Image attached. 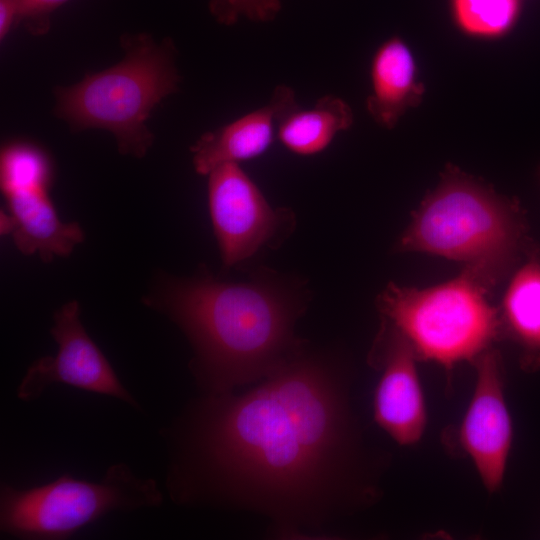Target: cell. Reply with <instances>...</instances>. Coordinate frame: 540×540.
<instances>
[{"instance_id": "cell-1", "label": "cell", "mask_w": 540, "mask_h": 540, "mask_svg": "<svg viewBox=\"0 0 540 540\" xmlns=\"http://www.w3.org/2000/svg\"><path fill=\"white\" fill-rule=\"evenodd\" d=\"M341 383L301 348L245 394H207L187 436V497L256 512L283 539L327 536L347 492Z\"/></svg>"}, {"instance_id": "cell-2", "label": "cell", "mask_w": 540, "mask_h": 540, "mask_svg": "<svg viewBox=\"0 0 540 540\" xmlns=\"http://www.w3.org/2000/svg\"><path fill=\"white\" fill-rule=\"evenodd\" d=\"M144 302L187 335L191 370L207 394L262 381L302 348L293 334L299 310L266 285L164 279Z\"/></svg>"}, {"instance_id": "cell-3", "label": "cell", "mask_w": 540, "mask_h": 540, "mask_svg": "<svg viewBox=\"0 0 540 540\" xmlns=\"http://www.w3.org/2000/svg\"><path fill=\"white\" fill-rule=\"evenodd\" d=\"M464 263L487 290L536 248L519 203L448 165L398 244Z\"/></svg>"}, {"instance_id": "cell-4", "label": "cell", "mask_w": 540, "mask_h": 540, "mask_svg": "<svg viewBox=\"0 0 540 540\" xmlns=\"http://www.w3.org/2000/svg\"><path fill=\"white\" fill-rule=\"evenodd\" d=\"M120 62L80 82L54 91V114L72 131L90 128L111 132L120 153L143 157L154 136L147 126L151 111L179 89L175 46L147 33L121 37Z\"/></svg>"}, {"instance_id": "cell-5", "label": "cell", "mask_w": 540, "mask_h": 540, "mask_svg": "<svg viewBox=\"0 0 540 540\" xmlns=\"http://www.w3.org/2000/svg\"><path fill=\"white\" fill-rule=\"evenodd\" d=\"M486 292L463 271L455 279L425 289L390 284L377 304L416 356L450 368L478 358L499 333L500 319Z\"/></svg>"}, {"instance_id": "cell-6", "label": "cell", "mask_w": 540, "mask_h": 540, "mask_svg": "<svg viewBox=\"0 0 540 540\" xmlns=\"http://www.w3.org/2000/svg\"><path fill=\"white\" fill-rule=\"evenodd\" d=\"M161 503L162 493L153 479L140 478L119 463L97 482L64 474L28 489L1 483L0 528L23 539H66L109 512Z\"/></svg>"}, {"instance_id": "cell-7", "label": "cell", "mask_w": 540, "mask_h": 540, "mask_svg": "<svg viewBox=\"0 0 540 540\" xmlns=\"http://www.w3.org/2000/svg\"><path fill=\"white\" fill-rule=\"evenodd\" d=\"M51 335L57 343V352L35 360L28 367L17 388L20 400H35L50 385L60 383L138 407L83 327L78 301H69L54 313Z\"/></svg>"}, {"instance_id": "cell-8", "label": "cell", "mask_w": 540, "mask_h": 540, "mask_svg": "<svg viewBox=\"0 0 540 540\" xmlns=\"http://www.w3.org/2000/svg\"><path fill=\"white\" fill-rule=\"evenodd\" d=\"M208 203L226 266L257 252L277 234L285 218V213L270 207L238 163L219 165L208 174Z\"/></svg>"}, {"instance_id": "cell-9", "label": "cell", "mask_w": 540, "mask_h": 540, "mask_svg": "<svg viewBox=\"0 0 540 540\" xmlns=\"http://www.w3.org/2000/svg\"><path fill=\"white\" fill-rule=\"evenodd\" d=\"M460 441L485 487L502 483L512 443V423L503 393L499 356L485 351L477 358V382L460 429Z\"/></svg>"}, {"instance_id": "cell-10", "label": "cell", "mask_w": 540, "mask_h": 540, "mask_svg": "<svg viewBox=\"0 0 540 540\" xmlns=\"http://www.w3.org/2000/svg\"><path fill=\"white\" fill-rule=\"evenodd\" d=\"M389 328L377 343L383 372L374 395V419L396 442L410 445L424 432L425 403L413 348L394 328Z\"/></svg>"}, {"instance_id": "cell-11", "label": "cell", "mask_w": 540, "mask_h": 540, "mask_svg": "<svg viewBox=\"0 0 540 540\" xmlns=\"http://www.w3.org/2000/svg\"><path fill=\"white\" fill-rule=\"evenodd\" d=\"M51 184L35 183L2 191L8 213L1 212V233L11 234L24 255L44 262L68 256L84 240L78 223L63 222L49 196Z\"/></svg>"}, {"instance_id": "cell-12", "label": "cell", "mask_w": 540, "mask_h": 540, "mask_svg": "<svg viewBox=\"0 0 540 540\" xmlns=\"http://www.w3.org/2000/svg\"><path fill=\"white\" fill-rule=\"evenodd\" d=\"M296 106L294 91L279 85L266 105L204 133L191 147L196 172L208 175L219 165L263 154L273 142L280 118Z\"/></svg>"}, {"instance_id": "cell-13", "label": "cell", "mask_w": 540, "mask_h": 540, "mask_svg": "<svg viewBox=\"0 0 540 540\" xmlns=\"http://www.w3.org/2000/svg\"><path fill=\"white\" fill-rule=\"evenodd\" d=\"M370 94L366 108L371 118L386 129L423 100L425 87L416 58L400 37H390L375 50L369 69Z\"/></svg>"}, {"instance_id": "cell-14", "label": "cell", "mask_w": 540, "mask_h": 540, "mask_svg": "<svg viewBox=\"0 0 540 540\" xmlns=\"http://www.w3.org/2000/svg\"><path fill=\"white\" fill-rule=\"evenodd\" d=\"M351 107L341 98L326 95L309 109L298 105L279 120L277 136L298 155H313L326 149L335 136L353 124Z\"/></svg>"}, {"instance_id": "cell-15", "label": "cell", "mask_w": 540, "mask_h": 540, "mask_svg": "<svg viewBox=\"0 0 540 540\" xmlns=\"http://www.w3.org/2000/svg\"><path fill=\"white\" fill-rule=\"evenodd\" d=\"M502 318L527 351L540 353V253L536 248L514 273L506 290Z\"/></svg>"}, {"instance_id": "cell-16", "label": "cell", "mask_w": 540, "mask_h": 540, "mask_svg": "<svg viewBox=\"0 0 540 540\" xmlns=\"http://www.w3.org/2000/svg\"><path fill=\"white\" fill-rule=\"evenodd\" d=\"M450 8L456 27L464 35L494 40L514 27L520 0H450Z\"/></svg>"}, {"instance_id": "cell-17", "label": "cell", "mask_w": 540, "mask_h": 540, "mask_svg": "<svg viewBox=\"0 0 540 540\" xmlns=\"http://www.w3.org/2000/svg\"><path fill=\"white\" fill-rule=\"evenodd\" d=\"M210 11L220 23L231 25L240 16L257 22L273 20L281 9L280 0H211Z\"/></svg>"}, {"instance_id": "cell-18", "label": "cell", "mask_w": 540, "mask_h": 540, "mask_svg": "<svg viewBox=\"0 0 540 540\" xmlns=\"http://www.w3.org/2000/svg\"><path fill=\"white\" fill-rule=\"evenodd\" d=\"M69 0H22L18 23L35 36L45 35L51 26L52 14Z\"/></svg>"}, {"instance_id": "cell-19", "label": "cell", "mask_w": 540, "mask_h": 540, "mask_svg": "<svg viewBox=\"0 0 540 540\" xmlns=\"http://www.w3.org/2000/svg\"><path fill=\"white\" fill-rule=\"evenodd\" d=\"M22 0H0V40L3 41L18 23Z\"/></svg>"}]
</instances>
